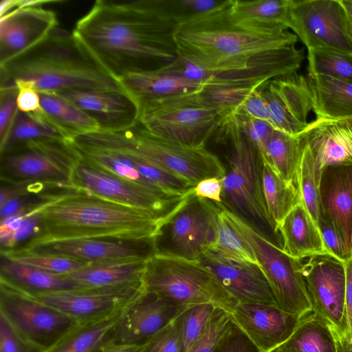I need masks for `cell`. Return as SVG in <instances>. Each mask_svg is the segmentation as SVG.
I'll use <instances>...</instances> for the list:
<instances>
[{
    "mask_svg": "<svg viewBox=\"0 0 352 352\" xmlns=\"http://www.w3.org/2000/svg\"><path fill=\"white\" fill-rule=\"evenodd\" d=\"M227 6L178 25L177 55L222 77L269 81L297 72L305 59L288 30L267 32L234 23Z\"/></svg>",
    "mask_w": 352,
    "mask_h": 352,
    "instance_id": "6da1fadb",
    "label": "cell"
},
{
    "mask_svg": "<svg viewBox=\"0 0 352 352\" xmlns=\"http://www.w3.org/2000/svg\"><path fill=\"white\" fill-rule=\"evenodd\" d=\"M177 26L159 10L155 0H98L72 32L82 49L118 80L173 60L177 56Z\"/></svg>",
    "mask_w": 352,
    "mask_h": 352,
    "instance_id": "7a4b0ae2",
    "label": "cell"
},
{
    "mask_svg": "<svg viewBox=\"0 0 352 352\" xmlns=\"http://www.w3.org/2000/svg\"><path fill=\"white\" fill-rule=\"evenodd\" d=\"M39 234L24 244L79 238L115 237L154 241L170 221L80 190L57 197L41 208ZM21 246V247H23ZM21 248V247H20Z\"/></svg>",
    "mask_w": 352,
    "mask_h": 352,
    "instance_id": "3957f363",
    "label": "cell"
},
{
    "mask_svg": "<svg viewBox=\"0 0 352 352\" xmlns=\"http://www.w3.org/2000/svg\"><path fill=\"white\" fill-rule=\"evenodd\" d=\"M0 87H30L39 93L70 89L125 92L80 45L72 32L56 28L27 52L0 65Z\"/></svg>",
    "mask_w": 352,
    "mask_h": 352,
    "instance_id": "277c9868",
    "label": "cell"
},
{
    "mask_svg": "<svg viewBox=\"0 0 352 352\" xmlns=\"http://www.w3.org/2000/svg\"><path fill=\"white\" fill-rule=\"evenodd\" d=\"M80 142L88 146L129 151L194 186L210 177L222 179L227 173L219 158L205 146H191L163 138L138 121L121 130L85 133Z\"/></svg>",
    "mask_w": 352,
    "mask_h": 352,
    "instance_id": "5b68a950",
    "label": "cell"
},
{
    "mask_svg": "<svg viewBox=\"0 0 352 352\" xmlns=\"http://www.w3.org/2000/svg\"><path fill=\"white\" fill-rule=\"evenodd\" d=\"M220 93L202 90L141 104L138 122L151 133L191 146H203L227 116Z\"/></svg>",
    "mask_w": 352,
    "mask_h": 352,
    "instance_id": "8992f818",
    "label": "cell"
},
{
    "mask_svg": "<svg viewBox=\"0 0 352 352\" xmlns=\"http://www.w3.org/2000/svg\"><path fill=\"white\" fill-rule=\"evenodd\" d=\"M144 287L146 292L185 307L212 304L232 314L239 304L198 259L170 252L157 250L148 258Z\"/></svg>",
    "mask_w": 352,
    "mask_h": 352,
    "instance_id": "52a82bcc",
    "label": "cell"
},
{
    "mask_svg": "<svg viewBox=\"0 0 352 352\" xmlns=\"http://www.w3.org/2000/svg\"><path fill=\"white\" fill-rule=\"evenodd\" d=\"M231 223L249 245L283 311L303 317L313 311L312 303L302 274V260L286 254L250 222L224 206Z\"/></svg>",
    "mask_w": 352,
    "mask_h": 352,
    "instance_id": "ba28073f",
    "label": "cell"
},
{
    "mask_svg": "<svg viewBox=\"0 0 352 352\" xmlns=\"http://www.w3.org/2000/svg\"><path fill=\"white\" fill-rule=\"evenodd\" d=\"M0 153L1 182H40L76 188L72 173L81 155L72 141H30Z\"/></svg>",
    "mask_w": 352,
    "mask_h": 352,
    "instance_id": "9c48e42d",
    "label": "cell"
},
{
    "mask_svg": "<svg viewBox=\"0 0 352 352\" xmlns=\"http://www.w3.org/2000/svg\"><path fill=\"white\" fill-rule=\"evenodd\" d=\"M78 190L124 206L148 211L171 221L192 194L175 196L151 189L98 169L81 159L72 173Z\"/></svg>",
    "mask_w": 352,
    "mask_h": 352,
    "instance_id": "30bf717a",
    "label": "cell"
},
{
    "mask_svg": "<svg viewBox=\"0 0 352 352\" xmlns=\"http://www.w3.org/2000/svg\"><path fill=\"white\" fill-rule=\"evenodd\" d=\"M289 28L307 50L352 56V27L342 0H292Z\"/></svg>",
    "mask_w": 352,
    "mask_h": 352,
    "instance_id": "8fae6325",
    "label": "cell"
},
{
    "mask_svg": "<svg viewBox=\"0 0 352 352\" xmlns=\"http://www.w3.org/2000/svg\"><path fill=\"white\" fill-rule=\"evenodd\" d=\"M226 136L232 142L230 169L221 179L222 200L232 209L268 224L263 192L262 162L256 151L238 131Z\"/></svg>",
    "mask_w": 352,
    "mask_h": 352,
    "instance_id": "7c38bea8",
    "label": "cell"
},
{
    "mask_svg": "<svg viewBox=\"0 0 352 352\" xmlns=\"http://www.w3.org/2000/svg\"><path fill=\"white\" fill-rule=\"evenodd\" d=\"M313 311L340 342L349 343L344 262L329 254L313 256L301 267Z\"/></svg>",
    "mask_w": 352,
    "mask_h": 352,
    "instance_id": "4fadbf2b",
    "label": "cell"
},
{
    "mask_svg": "<svg viewBox=\"0 0 352 352\" xmlns=\"http://www.w3.org/2000/svg\"><path fill=\"white\" fill-rule=\"evenodd\" d=\"M0 314L22 337L45 351L79 324L59 310L3 284Z\"/></svg>",
    "mask_w": 352,
    "mask_h": 352,
    "instance_id": "5bb4252c",
    "label": "cell"
},
{
    "mask_svg": "<svg viewBox=\"0 0 352 352\" xmlns=\"http://www.w3.org/2000/svg\"><path fill=\"white\" fill-rule=\"evenodd\" d=\"M14 250L34 254L63 256L91 264L148 259L157 251V247L156 242L150 240L92 237L45 241Z\"/></svg>",
    "mask_w": 352,
    "mask_h": 352,
    "instance_id": "9a60e30c",
    "label": "cell"
},
{
    "mask_svg": "<svg viewBox=\"0 0 352 352\" xmlns=\"http://www.w3.org/2000/svg\"><path fill=\"white\" fill-rule=\"evenodd\" d=\"M260 90L274 129L296 136L308 126L313 104L307 77L297 72L276 77Z\"/></svg>",
    "mask_w": 352,
    "mask_h": 352,
    "instance_id": "2e32d148",
    "label": "cell"
},
{
    "mask_svg": "<svg viewBox=\"0 0 352 352\" xmlns=\"http://www.w3.org/2000/svg\"><path fill=\"white\" fill-rule=\"evenodd\" d=\"M144 291V286L87 287L43 294L34 298L79 324L102 318L123 309Z\"/></svg>",
    "mask_w": 352,
    "mask_h": 352,
    "instance_id": "e0dca14e",
    "label": "cell"
},
{
    "mask_svg": "<svg viewBox=\"0 0 352 352\" xmlns=\"http://www.w3.org/2000/svg\"><path fill=\"white\" fill-rule=\"evenodd\" d=\"M187 307L144 290L122 310L113 342L144 346Z\"/></svg>",
    "mask_w": 352,
    "mask_h": 352,
    "instance_id": "ac0fdd59",
    "label": "cell"
},
{
    "mask_svg": "<svg viewBox=\"0 0 352 352\" xmlns=\"http://www.w3.org/2000/svg\"><path fill=\"white\" fill-rule=\"evenodd\" d=\"M219 206L193 195L168 224L175 254L199 259L214 241Z\"/></svg>",
    "mask_w": 352,
    "mask_h": 352,
    "instance_id": "d6986e66",
    "label": "cell"
},
{
    "mask_svg": "<svg viewBox=\"0 0 352 352\" xmlns=\"http://www.w3.org/2000/svg\"><path fill=\"white\" fill-rule=\"evenodd\" d=\"M58 24L56 13L42 6L16 8L0 16V65L38 45Z\"/></svg>",
    "mask_w": 352,
    "mask_h": 352,
    "instance_id": "ffe728a7",
    "label": "cell"
},
{
    "mask_svg": "<svg viewBox=\"0 0 352 352\" xmlns=\"http://www.w3.org/2000/svg\"><path fill=\"white\" fill-rule=\"evenodd\" d=\"M311 313L299 317L277 306L239 303L231 315L261 352H272L283 344Z\"/></svg>",
    "mask_w": 352,
    "mask_h": 352,
    "instance_id": "44dd1931",
    "label": "cell"
},
{
    "mask_svg": "<svg viewBox=\"0 0 352 352\" xmlns=\"http://www.w3.org/2000/svg\"><path fill=\"white\" fill-rule=\"evenodd\" d=\"M198 260L239 303L277 306L271 287L258 264L225 259L208 251Z\"/></svg>",
    "mask_w": 352,
    "mask_h": 352,
    "instance_id": "7402d4cb",
    "label": "cell"
},
{
    "mask_svg": "<svg viewBox=\"0 0 352 352\" xmlns=\"http://www.w3.org/2000/svg\"><path fill=\"white\" fill-rule=\"evenodd\" d=\"M320 172L332 166H352V124L346 120H315L296 135Z\"/></svg>",
    "mask_w": 352,
    "mask_h": 352,
    "instance_id": "603a6c76",
    "label": "cell"
},
{
    "mask_svg": "<svg viewBox=\"0 0 352 352\" xmlns=\"http://www.w3.org/2000/svg\"><path fill=\"white\" fill-rule=\"evenodd\" d=\"M56 94L95 119L101 130H121L138 121V106L126 92L70 89Z\"/></svg>",
    "mask_w": 352,
    "mask_h": 352,
    "instance_id": "cb8c5ba5",
    "label": "cell"
},
{
    "mask_svg": "<svg viewBox=\"0 0 352 352\" xmlns=\"http://www.w3.org/2000/svg\"><path fill=\"white\" fill-rule=\"evenodd\" d=\"M320 201L322 215L343 238L346 260L352 256V166H332L322 170Z\"/></svg>",
    "mask_w": 352,
    "mask_h": 352,
    "instance_id": "d4e9b609",
    "label": "cell"
},
{
    "mask_svg": "<svg viewBox=\"0 0 352 352\" xmlns=\"http://www.w3.org/2000/svg\"><path fill=\"white\" fill-rule=\"evenodd\" d=\"M1 284L25 296H37L87 288L65 275L55 274L1 254Z\"/></svg>",
    "mask_w": 352,
    "mask_h": 352,
    "instance_id": "484cf974",
    "label": "cell"
},
{
    "mask_svg": "<svg viewBox=\"0 0 352 352\" xmlns=\"http://www.w3.org/2000/svg\"><path fill=\"white\" fill-rule=\"evenodd\" d=\"M124 91L139 107L193 91L212 89L206 86L166 73L160 69L129 74L118 79Z\"/></svg>",
    "mask_w": 352,
    "mask_h": 352,
    "instance_id": "4316f807",
    "label": "cell"
},
{
    "mask_svg": "<svg viewBox=\"0 0 352 352\" xmlns=\"http://www.w3.org/2000/svg\"><path fill=\"white\" fill-rule=\"evenodd\" d=\"M278 231L283 240V251L293 258L302 260L316 255H331L324 243L318 224L302 201L285 217Z\"/></svg>",
    "mask_w": 352,
    "mask_h": 352,
    "instance_id": "83f0119b",
    "label": "cell"
},
{
    "mask_svg": "<svg viewBox=\"0 0 352 352\" xmlns=\"http://www.w3.org/2000/svg\"><path fill=\"white\" fill-rule=\"evenodd\" d=\"M147 260H119L91 263L65 276L87 287L144 286Z\"/></svg>",
    "mask_w": 352,
    "mask_h": 352,
    "instance_id": "f1b7e54d",
    "label": "cell"
},
{
    "mask_svg": "<svg viewBox=\"0 0 352 352\" xmlns=\"http://www.w3.org/2000/svg\"><path fill=\"white\" fill-rule=\"evenodd\" d=\"M292 0H232L229 8L236 24L254 30H287Z\"/></svg>",
    "mask_w": 352,
    "mask_h": 352,
    "instance_id": "f546056e",
    "label": "cell"
},
{
    "mask_svg": "<svg viewBox=\"0 0 352 352\" xmlns=\"http://www.w3.org/2000/svg\"><path fill=\"white\" fill-rule=\"evenodd\" d=\"M316 120L352 118V84L326 76L308 74Z\"/></svg>",
    "mask_w": 352,
    "mask_h": 352,
    "instance_id": "4dcf8cb0",
    "label": "cell"
},
{
    "mask_svg": "<svg viewBox=\"0 0 352 352\" xmlns=\"http://www.w3.org/2000/svg\"><path fill=\"white\" fill-rule=\"evenodd\" d=\"M122 310L78 324L45 352H100L104 346L113 342Z\"/></svg>",
    "mask_w": 352,
    "mask_h": 352,
    "instance_id": "1f68e13d",
    "label": "cell"
},
{
    "mask_svg": "<svg viewBox=\"0 0 352 352\" xmlns=\"http://www.w3.org/2000/svg\"><path fill=\"white\" fill-rule=\"evenodd\" d=\"M262 182L268 225L277 232L285 217L302 201L300 192L264 162H262Z\"/></svg>",
    "mask_w": 352,
    "mask_h": 352,
    "instance_id": "d6a6232c",
    "label": "cell"
},
{
    "mask_svg": "<svg viewBox=\"0 0 352 352\" xmlns=\"http://www.w3.org/2000/svg\"><path fill=\"white\" fill-rule=\"evenodd\" d=\"M261 160L286 182L299 189L301 152L296 136L274 129Z\"/></svg>",
    "mask_w": 352,
    "mask_h": 352,
    "instance_id": "836d02e7",
    "label": "cell"
},
{
    "mask_svg": "<svg viewBox=\"0 0 352 352\" xmlns=\"http://www.w3.org/2000/svg\"><path fill=\"white\" fill-rule=\"evenodd\" d=\"M272 352H338V342L332 331L313 311Z\"/></svg>",
    "mask_w": 352,
    "mask_h": 352,
    "instance_id": "e575fe53",
    "label": "cell"
},
{
    "mask_svg": "<svg viewBox=\"0 0 352 352\" xmlns=\"http://www.w3.org/2000/svg\"><path fill=\"white\" fill-rule=\"evenodd\" d=\"M63 140L72 141L70 136L41 111L33 113L18 112L0 153L30 141Z\"/></svg>",
    "mask_w": 352,
    "mask_h": 352,
    "instance_id": "d590c367",
    "label": "cell"
},
{
    "mask_svg": "<svg viewBox=\"0 0 352 352\" xmlns=\"http://www.w3.org/2000/svg\"><path fill=\"white\" fill-rule=\"evenodd\" d=\"M43 112L72 138L100 129L98 122L56 93H39Z\"/></svg>",
    "mask_w": 352,
    "mask_h": 352,
    "instance_id": "8d00e7d4",
    "label": "cell"
},
{
    "mask_svg": "<svg viewBox=\"0 0 352 352\" xmlns=\"http://www.w3.org/2000/svg\"><path fill=\"white\" fill-rule=\"evenodd\" d=\"M217 204L219 210L216 236L207 251L225 259L258 264L252 250L227 217L223 204Z\"/></svg>",
    "mask_w": 352,
    "mask_h": 352,
    "instance_id": "74e56055",
    "label": "cell"
},
{
    "mask_svg": "<svg viewBox=\"0 0 352 352\" xmlns=\"http://www.w3.org/2000/svg\"><path fill=\"white\" fill-rule=\"evenodd\" d=\"M159 10L178 25L228 6L232 0H155Z\"/></svg>",
    "mask_w": 352,
    "mask_h": 352,
    "instance_id": "f35d334b",
    "label": "cell"
},
{
    "mask_svg": "<svg viewBox=\"0 0 352 352\" xmlns=\"http://www.w3.org/2000/svg\"><path fill=\"white\" fill-rule=\"evenodd\" d=\"M299 145L301 152L299 190L302 202L318 226V221L322 214L320 201V186L322 173L317 170L309 153L303 148L300 144Z\"/></svg>",
    "mask_w": 352,
    "mask_h": 352,
    "instance_id": "ab89813d",
    "label": "cell"
},
{
    "mask_svg": "<svg viewBox=\"0 0 352 352\" xmlns=\"http://www.w3.org/2000/svg\"><path fill=\"white\" fill-rule=\"evenodd\" d=\"M308 74L326 76L352 84V56L325 51L308 50Z\"/></svg>",
    "mask_w": 352,
    "mask_h": 352,
    "instance_id": "60d3db41",
    "label": "cell"
},
{
    "mask_svg": "<svg viewBox=\"0 0 352 352\" xmlns=\"http://www.w3.org/2000/svg\"><path fill=\"white\" fill-rule=\"evenodd\" d=\"M216 307L212 304L193 305L177 317L181 352H187L203 334Z\"/></svg>",
    "mask_w": 352,
    "mask_h": 352,
    "instance_id": "b9f144b4",
    "label": "cell"
},
{
    "mask_svg": "<svg viewBox=\"0 0 352 352\" xmlns=\"http://www.w3.org/2000/svg\"><path fill=\"white\" fill-rule=\"evenodd\" d=\"M1 252V254L14 261L58 275H67L73 273L90 264L73 258L34 254L14 249Z\"/></svg>",
    "mask_w": 352,
    "mask_h": 352,
    "instance_id": "7bdbcfd3",
    "label": "cell"
},
{
    "mask_svg": "<svg viewBox=\"0 0 352 352\" xmlns=\"http://www.w3.org/2000/svg\"><path fill=\"white\" fill-rule=\"evenodd\" d=\"M232 322L230 313L216 307L204 332L187 352H215Z\"/></svg>",
    "mask_w": 352,
    "mask_h": 352,
    "instance_id": "ee69618b",
    "label": "cell"
},
{
    "mask_svg": "<svg viewBox=\"0 0 352 352\" xmlns=\"http://www.w3.org/2000/svg\"><path fill=\"white\" fill-rule=\"evenodd\" d=\"M140 352H181L177 317L156 333Z\"/></svg>",
    "mask_w": 352,
    "mask_h": 352,
    "instance_id": "f6af8a7d",
    "label": "cell"
},
{
    "mask_svg": "<svg viewBox=\"0 0 352 352\" xmlns=\"http://www.w3.org/2000/svg\"><path fill=\"white\" fill-rule=\"evenodd\" d=\"M17 94L14 87H0V146L6 140L19 112Z\"/></svg>",
    "mask_w": 352,
    "mask_h": 352,
    "instance_id": "bcb514c9",
    "label": "cell"
},
{
    "mask_svg": "<svg viewBox=\"0 0 352 352\" xmlns=\"http://www.w3.org/2000/svg\"><path fill=\"white\" fill-rule=\"evenodd\" d=\"M0 352H45L22 337L0 314Z\"/></svg>",
    "mask_w": 352,
    "mask_h": 352,
    "instance_id": "7dc6e473",
    "label": "cell"
},
{
    "mask_svg": "<svg viewBox=\"0 0 352 352\" xmlns=\"http://www.w3.org/2000/svg\"><path fill=\"white\" fill-rule=\"evenodd\" d=\"M260 88L261 87L250 91L229 116L243 115L265 121L271 125L268 107L261 93Z\"/></svg>",
    "mask_w": 352,
    "mask_h": 352,
    "instance_id": "c3c4849f",
    "label": "cell"
},
{
    "mask_svg": "<svg viewBox=\"0 0 352 352\" xmlns=\"http://www.w3.org/2000/svg\"><path fill=\"white\" fill-rule=\"evenodd\" d=\"M215 352H261L234 322L219 343Z\"/></svg>",
    "mask_w": 352,
    "mask_h": 352,
    "instance_id": "681fc988",
    "label": "cell"
},
{
    "mask_svg": "<svg viewBox=\"0 0 352 352\" xmlns=\"http://www.w3.org/2000/svg\"><path fill=\"white\" fill-rule=\"evenodd\" d=\"M318 227L324 243L330 254L340 261H346L343 238L331 221L322 214L318 221Z\"/></svg>",
    "mask_w": 352,
    "mask_h": 352,
    "instance_id": "f907efd6",
    "label": "cell"
},
{
    "mask_svg": "<svg viewBox=\"0 0 352 352\" xmlns=\"http://www.w3.org/2000/svg\"><path fill=\"white\" fill-rule=\"evenodd\" d=\"M194 195L215 204H223L221 179L210 177L201 180L195 186Z\"/></svg>",
    "mask_w": 352,
    "mask_h": 352,
    "instance_id": "816d5d0a",
    "label": "cell"
},
{
    "mask_svg": "<svg viewBox=\"0 0 352 352\" xmlns=\"http://www.w3.org/2000/svg\"><path fill=\"white\" fill-rule=\"evenodd\" d=\"M16 104L19 111L33 113L42 110L38 91L30 87L17 89Z\"/></svg>",
    "mask_w": 352,
    "mask_h": 352,
    "instance_id": "f5cc1de1",
    "label": "cell"
},
{
    "mask_svg": "<svg viewBox=\"0 0 352 352\" xmlns=\"http://www.w3.org/2000/svg\"><path fill=\"white\" fill-rule=\"evenodd\" d=\"M344 264L346 273V314L350 336V342L345 344H352V256L347 258Z\"/></svg>",
    "mask_w": 352,
    "mask_h": 352,
    "instance_id": "db71d44e",
    "label": "cell"
},
{
    "mask_svg": "<svg viewBox=\"0 0 352 352\" xmlns=\"http://www.w3.org/2000/svg\"><path fill=\"white\" fill-rule=\"evenodd\" d=\"M142 346L110 342L104 346L100 352H140Z\"/></svg>",
    "mask_w": 352,
    "mask_h": 352,
    "instance_id": "11a10c76",
    "label": "cell"
},
{
    "mask_svg": "<svg viewBox=\"0 0 352 352\" xmlns=\"http://www.w3.org/2000/svg\"><path fill=\"white\" fill-rule=\"evenodd\" d=\"M17 0H3L0 3V16L16 8Z\"/></svg>",
    "mask_w": 352,
    "mask_h": 352,
    "instance_id": "9f6ffc18",
    "label": "cell"
},
{
    "mask_svg": "<svg viewBox=\"0 0 352 352\" xmlns=\"http://www.w3.org/2000/svg\"><path fill=\"white\" fill-rule=\"evenodd\" d=\"M352 27V0H342Z\"/></svg>",
    "mask_w": 352,
    "mask_h": 352,
    "instance_id": "6f0895ef",
    "label": "cell"
},
{
    "mask_svg": "<svg viewBox=\"0 0 352 352\" xmlns=\"http://www.w3.org/2000/svg\"><path fill=\"white\" fill-rule=\"evenodd\" d=\"M337 342L338 352H349L345 346L343 345L338 340H337Z\"/></svg>",
    "mask_w": 352,
    "mask_h": 352,
    "instance_id": "680465c9",
    "label": "cell"
},
{
    "mask_svg": "<svg viewBox=\"0 0 352 352\" xmlns=\"http://www.w3.org/2000/svg\"><path fill=\"white\" fill-rule=\"evenodd\" d=\"M338 340V339H337ZM343 345L345 346V347L348 349V351L349 352H352V344H345V343H342L341 342Z\"/></svg>",
    "mask_w": 352,
    "mask_h": 352,
    "instance_id": "91938a15",
    "label": "cell"
},
{
    "mask_svg": "<svg viewBox=\"0 0 352 352\" xmlns=\"http://www.w3.org/2000/svg\"><path fill=\"white\" fill-rule=\"evenodd\" d=\"M346 120L352 124V118L347 119Z\"/></svg>",
    "mask_w": 352,
    "mask_h": 352,
    "instance_id": "94428289",
    "label": "cell"
}]
</instances>
